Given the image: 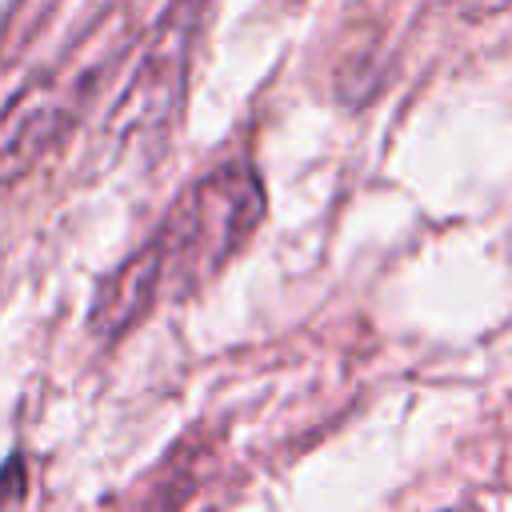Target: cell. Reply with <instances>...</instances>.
<instances>
[{
  "mask_svg": "<svg viewBox=\"0 0 512 512\" xmlns=\"http://www.w3.org/2000/svg\"><path fill=\"white\" fill-rule=\"evenodd\" d=\"M132 44V12H100L44 72L0 108V188L24 180L84 116Z\"/></svg>",
  "mask_w": 512,
  "mask_h": 512,
  "instance_id": "obj_1",
  "label": "cell"
},
{
  "mask_svg": "<svg viewBox=\"0 0 512 512\" xmlns=\"http://www.w3.org/2000/svg\"><path fill=\"white\" fill-rule=\"evenodd\" d=\"M452 4H456V12H464L468 20H484V16L504 12L512 0H452Z\"/></svg>",
  "mask_w": 512,
  "mask_h": 512,
  "instance_id": "obj_6",
  "label": "cell"
},
{
  "mask_svg": "<svg viewBox=\"0 0 512 512\" xmlns=\"http://www.w3.org/2000/svg\"><path fill=\"white\" fill-rule=\"evenodd\" d=\"M64 0H12L0 20V68L12 64L32 48V40L44 32V24L56 16Z\"/></svg>",
  "mask_w": 512,
  "mask_h": 512,
  "instance_id": "obj_5",
  "label": "cell"
},
{
  "mask_svg": "<svg viewBox=\"0 0 512 512\" xmlns=\"http://www.w3.org/2000/svg\"><path fill=\"white\" fill-rule=\"evenodd\" d=\"M160 300V268H156V252L152 244H144L140 252H132L96 292L92 300V332L104 340L124 336L140 316L152 312V304Z\"/></svg>",
  "mask_w": 512,
  "mask_h": 512,
  "instance_id": "obj_4",
  "label": "cell"
},
{
  "mask_svg": "<svg viewBox=\"0 0 512 512\" xmlns=\"http://www.w3.org/2000/svg\"><path fill=\"white\" fill-rule=\"evenodd\" d=\"M260 216H264V188L248 164H228L208 172L196 188L184 192V200L148 240L160 268V296L192 292L252 236Z\"/></svg>",
  "mask_w": 512,
  "mask_h": 512,
  "instance_id": "obj_2",
  "label": "cell"
},
{
  "mask_svg": "<svg viewBox=\"0 0 512 512\" xmlns=\"http://www.w3.org/2000/svg\"><path fill=\"white\" fill-rule=\"evenodd\" d=\"M208 8L212 0H172L164 16L156 20L140 52V64L108 120V136L120 152L160 148L164 136L172 132L180 104H184L188 68H192V52L208 20Z\"/></svg>",
  "mask_w": 512,
  "mask_h": 512,
  "instance_id": "obj_3",
  "label": "cell"
}]
</instances>
